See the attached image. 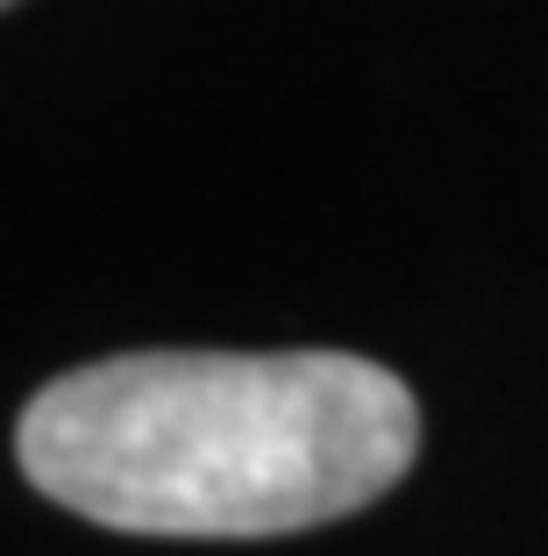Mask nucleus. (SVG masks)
I'll return each mask as SVG.
<instances>
[{
	"instance_id": "obj_2",
	"label": "nucleus",
	"mask_w": 548,
	"mask_h": 556,
	"mask_svg": "<svg viewBox=\"0 0 548 556\" xmlns=\"http://www.w3.org/2000/svg\"><path fill=\"white\" fill-rule=\"evenodd\" d=\"M8 8H22V0H8Z\"/></svg>"
},
{
	"instance_id": "obj_1",
	"label": "nucleus",
	"mask_w": 548,
	"mask_h": 556,
	"mask_svg": "<svg viewBox=\"0 0 548 556\" xmlns=\"http://www.w3.org/2000/svg\"><path fill=\"white\" fill-rule=\"evenodd\" d=\"M15 457L122 535H292L385 500L420 457V407L349 350H136L50 378Z\"/></svg>"
}]
</instances>
